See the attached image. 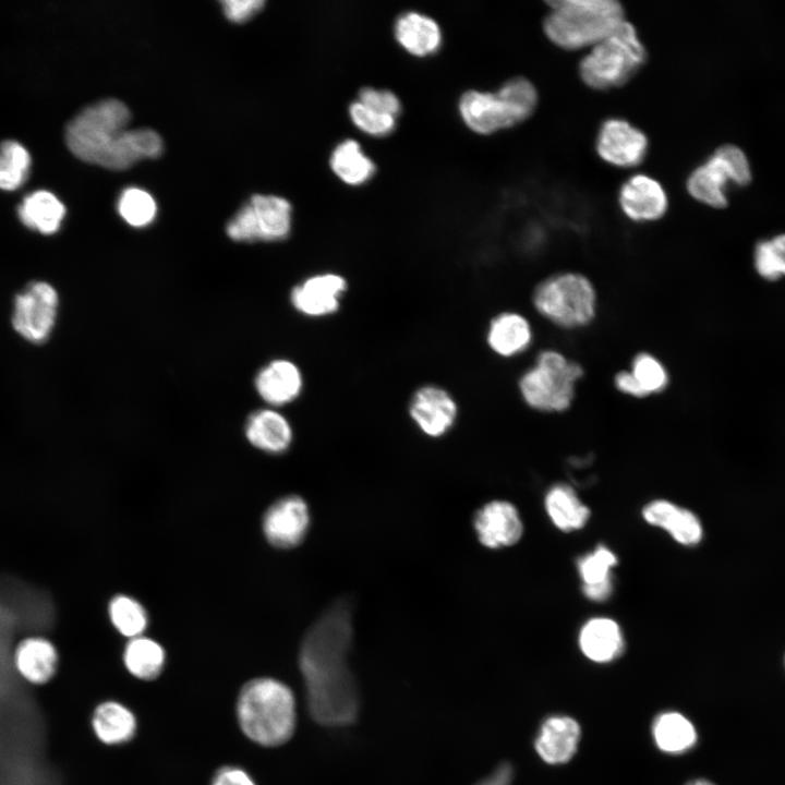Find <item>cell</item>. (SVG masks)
<instances>
[{
    "label": "cell",
    "mask_w": 785,
    "mask_h": 785,
    "mask_svg": "<svg viewBox=\"0 0 785 785\" xmlns=\"http://www.w3.org/2000/svg\"><path fill=\"white\" fill-rule=\"evenodd\" d=\"M352 637L351 602L340 599L324 611L301 642L299 667L307 708L322 725H348L359 713V690L348 663Z\"/></svg>",
    "instance_id": "1"
},
{
    "label": "cell",
    "mask_w": 785,
    "mask_h": 785,
    "mask_svg": "<svg viewBox=\"0 0 785 785\" xmlns=\"http://www.w3.org/2000/svg\"><path fill=\"white\" fill-rule=\"evenodd\" d=\"M131 113L118 99H106L83 109L67 125L65 143L83 161L123 170L162 152L160 136L148 129L128 130Z\"/></svg>",
    "instance_id": "2"
},
{
    "label": "cell",
    "mask_w": 785,
    "mask_h": 785,
    "mask_svg": "<svg viewBox=\"0 0 785 785\" xmlns=\"http://www.w3.org/2000/svg\"><path fill=\"white\" fill-rule=\"evenodd\" d=\"M235 710L243 734L261 746H279L294 732V696L287 685L274 678L247 681L238 696Z\"/></svg>",
    "instance_id": "3"
},
{
    "label": "cell",
    "mask_w": 785,
    "mask_h": 785,
    "mask_svg": "<svg viewBox=\"0 0 785 785\" xmlns=\"http://www.w3.org/2000/svg\"><path fill=\"white\" fill-rule=\"evenodd\" d=\"M547 5L544 34L566 50L593 47L625 21L621 4L614 0H556Z\"/></svg>",
    "instance_id": "4"
},
{
    "label": "cell",
    "mask_w": 785,
    "mask_h": 785,
    "mask_svg": "<svg viewBox=\"0 0 785 785\" xmlns=\"http://www.w3.org/2000/svg\"><path fill=\"white\" fill-rule=\"evenodd\" d=\"M647 61V50L632 24H623L592 47L579 63L582 82L597 90L626 84Z\"/></svg>",
    "instance_id": "5"
},
{
    "label": "cell",
    "mask_w": 785,
    "mask_h": 785,
    "mask_svg": "<svg viewBox=\"0 0 785 785\" xmlns=\"http://www.w3.org/2000/svg\"><path fill=\"white\" fill-rule=\"evenodd\" d=\"M582 374L579 364L557 351L546 350L539 354L535 365L521 376L520 392L533 409L564 411L569 408L575 384Z\"/></svg>",
    "instance_id": "6"
},
{
    "label": "cell",
    "mask_w": 785,
    "mask_h": 785,
    "mask_svg": "<svg viewBox=\"0 0 785 785\" xmlns=\"http://www.w3.org/2000/svg\"><path fill=\"white\" fill-rule=\"evenodd\" d=\"M595 291L583 275L564 273L542 281L533 292L535 309L564 328L581 327L595 314Z\"/></svg>",
    "instance_id": "7"
},
{
    "label": "cell",
    "mask_w": 785,
    "mask_h": 785,
    "mask_svg": "<svg viewBox=\"0 0 785 785\" xmlns=\"http://www.w3.org/2000/svg\"><path fill=\"white\" fill-rule=\"evenodd\" d=\"M291 228V205L279 196H252L227 224V234L233 241H278Z\"/></svg>",
    "instance_id": "8"
},
{
    "label": "cell",
    "mask_w": 785,
    "mask_h": 785,
    "mask_svg": "<svg viewBox=\"0 0 785 785\" xmlns=\"http://www.w3.org/2000/svg\"><path fill=\"white\" fill-rule=\"evenodd\" d=\"M59 294L49 282L37 280L14 298L11 323L16 334L32 343H43L51 335L58 316Z\"/></svg>",
    "instance_id": "9"
},
{
    "label": "cell",
    "mask_w": 785,
    "mask_h": 785,
    "mask_svg": "<svg viewBox=\"0 0 785 785\" xmlns=\"http://www.w3.org/2000/svg\"><path fill=\"white\" fill-rule=\"evenodd\" d=\"M649 147L645 134L627 120L609 118L597 132L595 148L609 165L629 168L641 164Z\"/></svg>",
    "instance_id": "10"
},
{
    "label": "cell",
    "mask_w": 785,
    "mask_h": 785,
    "mask_svg": "<svg viewBox=\"0 0 785 785\" xmlns=\"http://www.w3.org/2000/svg\"><path fill=\"white\" fill-rule=\"evenodd\" d=\"M310 526V511L298 495H287L273 503L263 516V533L275 547L292 548L305 538Z\"/></svg>",
    "instance_id": "11"
},
{
    "label": "cell",
    "mask_w": 785,
    "mask_h": 785,
    "mask_svg": "<svg viewBox=\"0 0 785 785\" xmlns=\"http://www.w3.org/2000/svg\"><path fill=\"white\" fill-rule=\"evenodd\" d=\"M457 403L444 388L427 385L419 388L410 401L409 413L416 426L427 436L446 434L457 419Z\"/></svg>",
    "instance_id": "12"
},
{
    "label": "cell",
    "mask_w": 785,
    "mask_h": 785,
    "mask_svg": "<svg viewBox=\"0 0 785 785\" xmlns=\"http://www.w3.org/2000/svg\"><path fill=\"white\" fill-rule=\"evenodd\" d=\"M346 290L347 281L342 276L334 273L316 274L297 285L290 300L300 313L319 317L338 311Z\"/></svg>",
    "instance_id": "13"
},
{
    "label": "cell",
    "mask_w": 785,
    "mask_h": 785,
    "mask_svg": "<svg viewBox=\"0 0 785 785\" xmlns=\"http://www.w3.org/2000/svg\"><path fill=\"white\" fill-rule=\"evenodd\" d=\"M473 527L482 545L499 548L517 543L523 527L516 507L505 500H493L474 515Z\"/></svg>",
    "instance_id": "14"
},
{
    "label": "cell",
    "mask_w": 785,
    "mask_h": 785,
    "mask_svg": "<svg viewBox=\"0 0 785 785\" xmlns=\"http://www.w3.org/2000/svg\"><path fill=\"white\" fill-rule=\"evenodd\" d=\"M618 202L623 213L631 220L654 221L668 208V198L659 181L647 174H635L620 186Z\"/></svg>",
    "instance_id": "15"
},
{
    "label": "cell",
    "mask_w": 785,
    "mask_h": 785,
    "mask_svg": "<svg viewBox=\"0 0 785 785\" xmlns=\"http://www.w3.org/2000/svg\"><path fill=\"white\" fill-rule=\"evenodd\" d=\"M464 123L474 132L491 134L517 123L509 106L498 93L469 90L459 101Z\"/></svg>",
    "instance_id": "16"
},
{
    "label": "cell",
    "mask_w": 785,
    "mask_h": 785,
    "mask_svg": "<svg viewBox=\"0 0 785 785\" xmlns=\"http://www.w3.org/2000/svg\"><path fill=\"white\" fill-rule=\"evenodd\" d=\"M303 377L291 361L277 359L265 365L256 375L255 388L259 397L271 406L293 401L301 392Z\"/></svg>",
    "instance_id": "17"
},
{
    "label": "cell",
    "mask_w": 785,
    "mask_h": 785,
    "mask_svg": "<svg viewBox=\"0 0 785 785\" xmlns=\"http://www.w3.org/2000/svg\"><path fill=\"white\" fill-rule=\"evenodd\" d=\"M642 515L647 522L666 530L683 545L693 546L702 540L703 529L698 517L673 503L654 500L644 507Z\"/></svg>",
    "instance_id": "18"
},
{
    "label": "cell",
    "mask_w": 785,
    "mask_h": 785,
    "mask_svg": "<svg viewBox=\"0 0 785 785\" xmlns=\"http://www.w3.org/2000/svg\"><path fill=\"white\" fill-rule=\"evenodd\" d=\"M730 176L720 156L714 152L703 164L696 167L687 179L688 193L696 201L712 208L722 209L728 204L726 189Z\"/></svg>",
    "instance_id": "19"
},
{
    "label": "cell",
    "mask_w": 785,
    "mask_h": 785,
    "mask_svg": "<svg viewBox=\"0 0 785 785\" xmlns=\"http://www.w3.org/2000/svg\"><path fill=\"white\" fill-rule=\"evenodd\" d=\"M245 436L254 447L268 454H282L292 442L289 421L274 409L253 412L245 423Z\"/></svg>",
    "instance_id": "20"
},
{
    "label": "cell",
    "mask_w": 785,
    "mask_h": 785,
    "mask_svg": "<svg viewBox=\"0 0 785 785\" xmlns=\"http://www.w3.org/2000/svg\"><path fill=\"white\" fill-rule=\"evenodd\" d=\"M580 737L578 723L568 716L547 718L535 740V749L547 763H564L575 754Z\"/></svg>",
    "instance_id": "21"
},
{
    "label": "cell",
    "mask_w": 785,
    "mask_h": 785,
    "mask_svg": "<svg viewBox=\"0 0 785 785\" xmlns=\"http://www.w3.org/2000/svg\"><path fill=\"white\" fill-rule=\"evenodd\" d=\"M14 664L19 674L33 685L49 681L58 667V652L55 645L44 638H28L16 648Z\"/></svg>",
    "instance_id": "22"
},
{
    "label": "cell",
    "mask_w": 785,
    "mask_h": 785,
    "mask_svg": "<svg viewBox=\"0 0 785 785\" xmlns=\"http://www.w3.org/2000/svg\"><path fill=\"white\" fill-rule=\"evenodd\" d=\"M397 41L410 53L423 57L435 52L442 44L438 24L419 12L401 14L394 27Z\"/></svg>",
    "instance_id": "23"
},
{
    "label": "cell",
    "mask_w": 785,
    "mask_h": 785,
    "mask_svg": "<svg viewBox=\"0 0 785 785\" xmlns=\"http://www.w3.org/2000/svg\"><path fill=\"white\" fill-rule=\"evenodd\" d=\"M668 383V375L663 364L649 353L638 354L630 372H619L615 385L624 394L632 397H645L661 392Z\"/></svg>",
    "instance_id": "24"
},
{
    "label": "cell",
    "mask_w": 785,
    "mask_h": 785,
    "mask_svg": "<svg viewBox=\"0 0 785 785\" xmlns=\"http://www.w3.org/2000/svg\"><path fill=\"white\" fill-rule=\"evenodd\" d=\"M17 215L25 227L41 234H53L61 227L65 207L55 194L39 190L24 197Z\"/></svg>",
    "instance_id": "25"
},
{
    "label": "cell",
    "mask_w": 785,
    "mask_h": 785,
    "mask_svg": "<svg viewBox=\"0 0 785 785\" xmlns=\"http://www.w3.org/2000/svg\"><path fill=\"white\" fill-rule=\"evenodd\" d=\"M92 727L101 742L111 746L121 745L134 736L136 718L122 703L104 701L93 712Z\"/></svg>",
    "instance_id": "26"
},
{
    "label": "cell",
    "mask_w": 785,
    "mask_h": 785,
    "mask_svg": "<svg viewBox=\"0 0 785 785\" xmlns=\"http://www.w3.org/2000/svg\"><path fill=\"white\" fill-rule=\"evenodd\" d=\"M532 340L529 322L520 314L506 312L497 315L490 324L487 342L502 357H512L524 351Z\"/></svg>",
    "instance_id": "27"
},
{
    "label": "cell",
    "mask_w": 785,
    "mask_h": 785,
    "mask_svg": "<svg viewBox=\"0 0 785 785\" xmlns=\"http://www.w3.org/2000/svg\"><path fill=\"white\" fill-rule=\"evenodd\" d=\"M579 643L584 655L595 662L612 661L624 648L618 624L603 617L593 618L582 627Z\"/></svg>",
    "instance_id": "28"
},
{
    "label": "cell",
    "mask_w": 785,
    "mask_h": 785,
    "mask_svg": "<svg viewBox=\"0 0 785 785\" xmlns=\"http://www.w3.org/2000/svg\"><path fill=\"white\" fill-rule=\"evenodd\" d=\"M123 662L128 672L134 677L152 680L162 672L166 653L157 641L140 636L128 641L123 651Z\"/></svg>",
    "instance_id": "29"
},
{
    "label": "cell",
    "mask_w": 785,
    "mask_h": 785,
    "mask_svg": "<svg viewBox=\"0 0 785 785\" xmlns=\"http://www.w3.org/2000/svg\"><path fill=\"white\" fill-rule=\"evenodd\" d=\"M545 508L553 523L567 532L582 528L590 517L589 508L580 502L573 490L563 484L550 490L545 497Z\"/></svg>",
    "instance_id": "30"
},
{
    "label": "cell",
    "mask_w": 785,
    "mask_h": 785,
    "mask_svg": "<svg viewBox=\"0 0 785 785\" xmlns=\"http://www.w3.org/2000/svg\"><path fill=\"white\" fill-rule=\"evenodd\" d=\"M330 167L339 179L350 185L365 183L375 172V164L354 140H345L335 147Z\"/></svg>",
    "instance_id": "31"
},
{
    "label": "cell",
    "mask_w": 785,
    "mask_h": 785,
    "mask_svg": "<svg viewBox=\"0 0 785 785\" xmlns=\"http://www.w3.org/2000/svg\"><path fill=\"white\" fill-rule=\"evenodd\" d=\"M653 733L659 748L672 753L690 749L697 740L693 725L679 713L661 714L655 720Z\"/></svg>",
    "instance_id": "32"
},
{
    "label": "cell",
    "mask_w": 785,
    "mask_h": 785,
    "mask_svg": "<svg viewBox=\"0 0 785 785\" xmlns=\"http://www.w3.org/2000/svg\"><path fill=\"white\" fill-rule=\"evenodd\" d=\"M752 266L763 280L785 279V232L759 240L752 251Z\"/></svg>",
    "instance_id": "33"
},
{
    "label": "cell",
    "mask_w": 785,
    "mask_h": 785,
    "mask_svg": "<svg viewBox=\"0 0 785 785\" xmlns=\"http://www.w3.org/2000/svg\"><path fill=\"white\" fill-rule=\"evenodd\" d=\"M109 618L114 628L129 639L140 637L148 625L145 607L132 596L118 594L108 606Z\"/></svg>",
    "instance_id": "34"
},
{
    "label": "cell",
    "mask_w": 785,
    "mask_h": 785,
    "mask_svg": "<svg viewBox=\"0 0 785 785\" xmlns=\"http://www.w3.org/2000/svg\"><path fill=\"white\" fill-rule=\"evenodd\" d=\"M31 156L27 149L15 141H4L0 145V189L14 191L27 179Z\"/></svg>",
    "instance_id": "35"
},
{
    "label": "cell",
    "mask_w": 785,
    "mask_h": 785,
    "mask_svg": "<svg viewBox=\"0 0 785 785\" xmlns=\"http://www.w3.org/2000/svg\"><path fill=\"white\" fill-rule=\"evenodd\" d=\"M507 102L518 123L527 120L538 105V92L524 77H515L504 83L497 90Z\"/></svg>",
    "instance_id": "36"
},
{
    "label": "cell",
    "mask_w": 785,
    "mask_h": 785,
    "mask_svg": "<svg viewBox=\"0 0 785 785\" xmlns=\"http://www.w3.org/2000/svg\"><path fill=\"white\" fill-rule=\"evenodd\" d=\"M121 217L133 227H145L156 216V203L146 191L137 188L124 190L118 203Z\"/></svg>",
    "instance_id": "37"
},
{
    "label": "cell",
    "mask_w": 785,
    "mask_h": 785,
    "mask_svg": "<svg viewBox=\"0 0 785 785\" xmlns=\"http://www.w3.org/2000/svg\"><path fill=\"white\" fill-rule=\"evenodd\" d=\"M349 113L354 125L372 136H384L395 129V117L378 112L359 100L350 105Z\"/></svg>",
    "instance_id": "38"
},
{
    "label": "cell",
    "mask_w": 785,
    "mask_h": 785,
    "mask_svg": "<svg viewBox=\"0 0 785 785\" xmlns=\"http://www.w3.org/2000/svg\"><path fill=\"white\" fill-rule=\"evenodd\" d=\"M616 564L617 558L614 553L604 546H599L578 561V569L584 585H590L612 579L611 568Z\"/></svg>",
    "instance_id": "39"
},
{
    "label": "cell",
    "mask_w": 785,
    "mask_h": 785,
    "mask_svg": "<svg viewBox=\"0 0 785 785\" xmlns=\"http://www.w3.org/2000/svg\"><path fill=\"white\" fill-rule=\"evenodd\" d=\"M723 160L732 179L737 186H747L751 183L752 171L745 152L734 145L724 144L714 150Z\"/></svg>",
    "instance_id": "40"
},
{
    "label": "cell",
    "mask_w": 785,
    "mask_h": 785,
    "mask_svg": "<svg viewBox=\"0 0 785 785\" xmlns=\"http://www.w3.org/2000/svg\"><path fill=\"white\" fill-rule=\"evenodd\" d=\"M358 100L378 112L395 118L401 110V104L398 97L387 89L364 87L360 90Z\"/></svg>",
    "instance_id": "41"
},
{
    "label": "cell",
    "mask_w": 785,
    "mask_h": 785,
    "mask_svg": "<svg viewBox=\"0 0 785 785\" xmlns=\"http://www.w3.org/2000/svg\"><path fill=\"white\" fill-rule=\"evenodd\" d=\"M228 20L242 23L253 17L264 5L261 0H225L221 2Z\"/></svg>",
    "instance_id": "42"
},
{
    "label": "cell",
    "mask_w": 785,
    "mask_h": 785,
    "mask_svg": "<svg viewBox=\"0 0 785 785\" xmlns=\"http://www.w3.org/2000/svg\"><path fill=\"white\" fill-rule=\"evenodd\" d=\"M210 785H256L251 775L243 769L226 765L217 770Z\"/></svg>",
    "instance_id": "43"
},
{
    "label": "cell",
    "mask_w": 785,
    "mask_h": 785,
    "mask_svg": "<svg viewBox=\"0 0 785 785\" xmlns=\"http://www.w3.org/2000/svg\"><path fill=\"white\" fill-rule=\"evenodd\" d=\"M512 775V766L507 762H503L492 774L479 782L476 785H511Z\"/></svg>",
    "instance_id": "44"
},
{
    "label": "cell",
    "mask_w": 785,
    "mask_h": 785,
    "mask_svg": "<svg viewBox=\"0 0 785 785\" xmlns=\"http://www.w3.org/2000/svg\"><path fill=\"white\" fill-rule=\"evenodd\" d=\"M612 579L601 583L583 585V592L592 601H604L612 592Z\"/></svg>",
    "instance_id": "45"
},
{
    "label": "cell",
    "mask_w": 785,
    "mask_h": 785,
    "mask_svg": "<svg viewBox=\"0 0 785 785\" xmlns=\"http://www.w3.org/2000/svg\"><path fill=\"white\" fill-rule=\"evenodd\" d=\"M686 785H715V784H713L712 782L704 780V778H698V780L690 781Z\"/></svg>",
    "instance_id": "46"
},
{
    "label": "cell",
    "mask_w": 785,
    "mask_h": 785,
    "mask_svg": "<svg viewBox=\"0 0 785 785\" xmlns=\"http://www.w3.org/2000/svg\"><path fill=\"white\" fill-rule=\"evenodd\" d=\"M784 663H785V660H784Z\"/></svg>",
    "instance_id": "47"
}]
</instances>
